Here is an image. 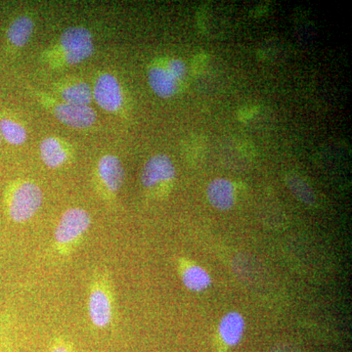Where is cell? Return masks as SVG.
<instances>
[{
	"mask_svg": "<svg viewBox=\"0 0 352 352\" xmlns=\"http://www.w3.org/2000/svg\"><path fill=\"white\" fill-rule=\"evenodd\" d=\"M207 198L215 210L220 212L232 210L236 203V189L233 182L224 177L214 178L208 183Z\"/></svg>",
	"mask_w": 352,
	"mask_h": 352,
	"instance_id": "cell-9",
	"label": "cell"
},
{
	"mask_svg": "<svg viewBox=\"0 0 352 352\" xmlns=\"http://www.w3.org/2000/svg\"><path fill=\"white\" fill-rule=\"evenodd\" d=\"M92 97L106 112L117 113L124 105V94L120 83L110 73H102L95 80Z\"/></svg>",
	"mask_w": 352,
	"mask_h": 352,
	"instance_id": "cell-8",
	"label": "cell"
},
{
	"mask_svg": "<svg viewBox=\"0 0 352 352\" xmlns=\"http://www.w3.org/2000/svg\"><path fill=\"white\" fill-rule=\"evenodd\" d=\"M48 352H76L75 347L66 338L57 337L51 342Z\"/></svg>",
	"mask_w": 352,
	"mask_h": 352,
	"instance_id": "cell-18",
	"label": "cell"
},
{
	"mask_svg": "<svg viewBox=\"0 0 352 352\" xmlns=\"http://www.w3.org/2000/svg\"><path fill=\"white\" fill-rule=\"evenodd\" d=\"M124 168L122 161L112 154L103 155L97 163L95 177L102 197L113 200L124 182Z\"/></svg>",
	"mask_w": 352,
	"mask_h": 352,
	"instance_id": "cell-6",
	"label": "cell"
},
{
	"mask_svg": "<svg viewBox=\"0 0 352 352\" xmlns=\"http://www.w3.org/2000/svg\"><path fill=\"white\" fill-rule=\"evenodd\" d=\"M148 82L153 92L163 99L175 96L180 83L168 71L166 65H154L150 67L148 69Z\"/></svg>",
	"mask_w": 352,
	"mask_h": 352,
	"instance_id": "cell-11",
	"label": "cell"
},
{
	"mask_svg": "<svg viewBox=\"0 0 352 352\" xmlns=\"http://www.w3.org/2000/svg\"><path fill=\"white\" fill-rule=\"evenodd\" d=\"M36 97L44 107L54 116L55 119L65 126L75 129H87L96 122V113L90 106L74 105L43 92L36 94Z\"/></svg>",
	"mask_w": 352,
	"mask_h": 352,
	"instance_id": "cell-5",
	"label": "cell"
},
{
	"mask_svg": "<svg viewBox=\"0 0 352 352\" xmlns=\"http://www.w3.org/2000/svg\"><path fill=\"white\" fill-rule=\"evenodd\" d=\"M0 352H14L8 333L2 325H0Z\"/></svg>",
	"mask_w": 352,
	"mask_h": 352,
	"instance_id": "cell-19",
	"label": "cell"
},
{
	"mask_svg": "<svg viewBox=\"0 0 352 352\" xmlns=\"http://www.w3.org/2000/svg\"><path fill=\"white\" fill-rule=\"evenodd\" d=\"M175 177L176 168L170 157L166 154H157L146 162L140 179L145 189L154 191L168 186Z\"/></svg>",
	"mask_w": 352,
	"mask_h": 352,
	"instance_id": "cell-7",
	"label": "cell"
},
{
	"mask_svg": "<svg viewBox=\"0 0 352 352\" xmlns=\"http://www.w3.org/2000/svg\"><path fill=\"white\" fill-rule=\"evenodd\" d=\"M245 331V317L239 311H229L221 317L219 323L220 339L228 346L240 344Z\"/></svg>",
	"mask_w": 352,
	"mask_h": 352,
	"instance_id": "cell-13",
	"label": "cell"
},
{
	"mask_svg": "<svg viewBox=\"0 0 352 352\" xmlns=\"http://www.w3.org/2000/svg\"><path fill=\"white\" fill-rule=\"evenodd\" d=\"M166 67L168 71L173 74V76L182 82L186 78L187 75V67L186 64L180 59H170L166 63Z\"/></svg>",
	"mask_w": 352,
	"mask_h": 352,
	"instance_id": "cell-17",
	"label": "cell"
},
{
	"mask_svg": "<svg viewBox=\"0 0 352 352\" xmlns=\"http://www.w3.org/2000/svg\"><path fill=\"white\" fill-rule=\"evenodd\" d=\"M87 314L92 325L105 330L113 324L115 316V298L112 280L106 271L94 272L89 286Z\"/></svg>",
	"mask_w": 352,
	"mask_h": 352,
	"instance_id": "cell-4",
	"label": "cell"
},
{
	"mask_svg": "<svg viewBox=\"0 0 352 352\" xmlns=\"http://www.w3.org/2000/svg\"><path fill=\"white\" fill-rule=\"evenodd\" d=\"M1 138H2L1 133H0V142H1Z\"/></svg>",
	"mask_w": 352,
	"mask_h": 352,
	"instance_id": "cell-20",
	"label": "cell"
},
{
	"mask_svg": "<svg viewBox=\"0 0 352 352\" xmlns=\"http://www.w3.org/2000/svg\"><path fill=\"white\" fill-rule=\"evenodd\" d=\"M182 283L185 288L194 293H201L210 288L212 277L205 268L196 264H190L182 271Z\"/></svg>",
	"mask_w": 352,
	"mask_h": 352,
	"instance_id": "cell-15",
	"label": "cell"
},
{
	"mask_svg": "<svg viewBox=\"0 0 352 352\" xmlns=\"http://www.w3.org/2000/svg\"><path fill=\"white\" fill-rule=\"evenodd\" d=\"M55 90L59 95V100L74 105L89 106L91 104L92 87L85 80L71 78L58 83Z\"/></svg>",
	"mask_w": 352,
	"mask_h": 352,
	"instance_id": "cell-12",
	"label": "cell"
},
{
	"mask_svg": "<svg viewBox=\"0 0 352 352\" xmlns=\"http://www.w3.org/2000/svg\"><path fill=\"white\" fill-rule=\"evenodd\" d=\"M3 200L8 219L14 223L22 224L32 219L41 210L43 192L38 183L20 178L7 185Z\"/></svg>",
	"mask_w": 352,
	"mask_h": 352,
	"instance_id": "cell-2",
	"label": "cell"
},
{
	"mask_svg": "<svg viewBox=\"0 0 352 352\" xmlns=\"http://www.w3.org/2000/svg\"><path fill=\"white\" fill-rule=\"evenodd\" d=\"M0 133L7 143L13 146L23 145L28 139L25 127L17 120L10 118L0 119Z\"/></svg>",
	"mask_w": 352,
	"mask_h": 352,
	"instance_id": "cell-16",
	"label": "cell"
},
{
	"mask_svg": "<svg viewBox=\"0 0 352 352\" xmlns=\"http://www.w3.org/2000/svg\"><path fill=\"white\" fill-rule=\"evenodd\" d=\"M91 224V215L85 208L76 207L65 210L54 231L55 252L61 256L73 254L85 239Z\"/></svg>",
	"mask_w": 352,
	"mask_h": 352,
	"instance_id": "cell-3",
	"label": "cell"
},
{
	"mask_svg": "<svg viewBox=\"0 0 352 352\" xmlns=\"http://www.w3.org/2000/svg\"><path fill=\"white\" fill-rule=\"evenodd\" d=\"M34 31V21L31 16L20 15L10 23L6 32L8 43L16 50L29 43Z\"/></svg>",
	"mask_w": 352,
	"mask_h": 352,
	"instance_id": "cell-14",
	"label": "cell"
},
{
	"mask_svg": "<svg viewBox=\"0 0 352 352\" xmlns=\"http://www.w3.org/2000/svg\"><path fill=\"white\" fill-rule=\"evenodd\" d=\"M94 52L91 32L85 27L75 25L62 32L57 43L44 52L43 59L50 67L57 69L82 63Z\"/></svg>",
	"mask_w": 352,
	"mask_h": 352,
	"instance_id": "cell-1",
	"label": "cell"
},
{
	"mask_svg": "<svg viewBox=\"0 0 352 352\" xmlns=\"http://www.w3.org/2000/svg\"><path fill=\"white\" fill-rule=\"evenodd\" d=\"M39 155L43 163L52 170L63 166L72 156L68 144L55 136L43 139L39 144Z\"/></svg>",
	"mask_w": 352,
	"mask_h": 352,
	"instance_id": "cell-10",
	"label": "cell"
}]
</instances>
